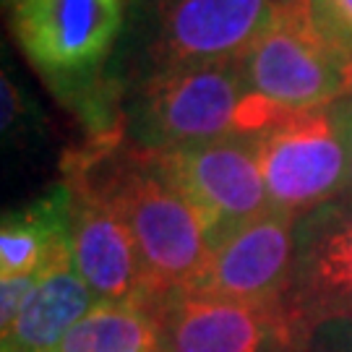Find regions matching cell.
<instances>
[{
    "label": "cell",
    "mask_w": 352,
    "mask_h": 352,
    "mask_svg": "<svg viewBox=\"0 0 352 352\" xmlns=\"http://www.w3.org/2000/svg\"><path fill=\"white\" fill-rule=\"evenodd\" d=\"M65 180L97 193L126 219L149 277L154 302L188 292L206 272L212 245L201 217L167 175L151 146L94 144L65 164Z\"/></svg>",
    "instance_id": "6da1fadb"
},
{
    "label": "cell",
    "mask_w": 352,
    "mask_h": 352,
    "mask_svg": "<svg viewBox=\"0 0 352 352\" xmlns=\"http://www.w3.org/2000/svg\"><path fill=\"white\" fill-rule=\"evenodd\" d=\"M245 94V60L157 68L139 97L136 136L151 149H183L232 136Z\"/></svg>",
    "instance_id": "7a4b0ae2"
},
{
    "label": "cell",
    "mask_w": 352,
    "mask_h": 352,
    "mask_svg": "<svg viewBox=\"0 0 352 352\" xmlns=\"http://www.w3.org/2000/svg\"><path fill=\"white\" fill-rule=\"evenodd\" d=\"M248 91L292 115L347 97L344 71L316 26L308 0L279 3L277 16L245 58Z\"/></svg>",
    "instance_id": "3957f363"
},
{
    "label": "cell",
    "mask_w": 352,
    "mask_h": 352,
    "mask_svg": "<svg viewBox=\"0 0 352 352\" xmlns=\"http://www.w3.org/2000/svg\"><path fill=\"white\" fill-rule=\"evenodd\" d=\"M256 144L274 212L302 219L344 196L350 157L331 107L292 115L258 133Z\"/></svg>",
    "instance_id": "277c9868"
},
{
    "label": "cell",
    "mask_w": 352,
    "mask_h": 352,
    "mask_svg": "<svg viewBox=\"0 0 352 352\" xmlns=\"http://www.w3.org/2000/svg\"><path fill=\"white\" fill-rule=\"evenodd\" d=\"M157 151L167 175L201 217L212 248L238 227L272 212L256 136L232 133L209 144Z\"/></svg>",
    "instance_id": "5b68a950"
},
{
    "label": "cell",
    "mask_w": 352,
    "mask_h": 352,
    "mask_svg": "<svg viewBox=\"0 0 352 352\" xmlns=\"http://www.w3.org/2000/svg\"><path fill=\"white\" fill-rule=\"evenodd\" d=\"M126 0H11V29L34 68L52 81L91 76L113 50Z\"/></svg>",
    "instance_id": "8992f818"
},
{
    "label": "cell",
    "mask_w": 352,
    "mask_h": 352,
    "mask_svg": "<svg viewBox=\"0 0 352 352\" xmlns=\"http://www.w3.org/2000/svg\"><path fill=\"white\" fill-rule=\"evenodd\" d=\"M295 342L308 327L352 314V204L334 201L298 219V253L279 302Z\"/></svg>",
    "instance_id": "52a82bcc"
},
{
    "label": "cell",
    "mask_w": 352,
    "mask_h": 352,
    "mask_svg": "<svg viewBox=\"0 0 352 352\" xmlns=\"http://www.w3.org/2000/svg\"><path fill=\"white\" fill-rule=\"evenodd\" d=\"M164 352H295L282 308L173 292L154 302Z\"/></svg>",
    "instance_id": "ba28073f"
},
{
    "label": "cell",
    "mask_w": 352,
    "mask_h": 352,
    "mask_svg": "<svg viewBox=\"0 0 352 352\" xmlns=\"http://www.w3.org/2000/svg\"><path fill=\"white\" fill-rule=\"evenodd\" d=\"M298 253V219L266 212L212 248L206 272L188 292L279 308Z\"/></svg>",
    "instance_id": "9c48e42d"
},
{
    "label": "cell",
    "mask_w": 352,
    "mask_h": 352,
    "mask_svg": "<svg viewBox=\"0 0 352 352\" xmlns=\"http://www.w3.org/2000/svg\"><path fill=\"white\" fill-rule=\"evenodd\" d=\"M279 0H160L157 68L245 60Z\"/></svg>",
    "instance_id": "30bf717a"
},
{
    "label": "cell",
    "mask_w": 352,
    "mask_h": 352,
    "mask_svg": "<svg viewBox=\"0 0 352 352\" xmlns=\"http://www.w3.org/2000/svg\"><path fill=\"white\" fill-rule=\"evenodd\" d=\"M71 256L76 272L102 302H154L149 277L126 219L97 193L68 183Z\"/></svg>",
    "instance_id": "8fae6325"
},
{
    "label": "cell",
    "mask_w": 352,
    "mask_h": 352,
    "mask_svg": "<svg viewBox=\"0 0 352 352\" xmlns=\"http://www.w3.org/2000/svg\"><path fill=\"white\" fill-rule=\"evenodd\" d=\"M100 302L76 272L71 251L60 253L45 269L21 316L3 331V352H55L65 334Z\"/></svg>",
    "instance_id": "7c38bea8"
},
{
    "label": "cell",
    "mask_w": 352,
    "mask_h": 352,
    "mask_svg": "<svg viewBox=\"0 0 352 352\" xmlns=\"http://www.w3.org/2000/svg\"><path fill=\"white\" fill-rule=\"evenodd\" d=\"M65 251H71V190L65 183L26 209L3 214L0 279L42 272Z\"/></svg>",
    "instance_id": "4fadbf2b"
},
{
    "label": "cell",
    "mask_w": 352,
    "mask_h": 352,
    "mask_svg": "<svg viewBox=\"0 0 352 352\" xmlns=\"http://www.w3.org/2000/svg\"><path fill=\"white\" fill-rule=\"evenodd\" d=\"M162 329L151 302H100L55 352H160Z\"/></svg>",
    "instance_id": "5bb4252c"
},
{
    "label": "cell",
    "mask_w": 352,
    "mask_h": 352,
    "mask_svg": "<svg viewBox=\"0 0 352 352\" xmlns=\"http://www.w3.org/2000/svg\"><path fill=\"white\" fill-rule=\"evenodd\" d=\"M308 8L321 37L340 60L347 97H352V0H308Z\"/></svg>",
    "instance_id": "9a60e30c"
},
{
    "label": "cell",
    "mask_w": 352,
    "mask_h": 352,
    "mask_svg": "<svg viewBox=\"0 0 352 352\" xmlns=\"http://www.w3.org/2000/svg\"><path fill=\"white\" fill-rule=\"evenodd\" d=\"M295 352H352V314L308 327L295 342Z\"/></svg>",
    "instance_id": "2e32d148"
},
{
    "label": "cell",
    "mask_w": 352,
    "mask_h": 352,
    "mask_svg": "<svg viewBox=\"0 0 352 352\" xmlns=\"http://www.w3.org/2000/svg\"><path fill=\"white\" fill-rule=\"evenodd\" d=\"M47 266H45V269H47ZM45 269H42V272H34V274H21V277L0 279V331L11 329L13 321L21 316V311L26 308L29 298L34 295L39 279H42V274H45Z\"/></svg>",
    "instance_id": "e0dca14e"
},
{
    "label": "cell",
    "mask_w": 352,
    "mask_h": 352,
    "mask_svg": "<svg viewBox=\"0 0 352 352\" xmlns=\"http://www.w3.org/2000/svg\"><path fill=\"white\" fill-rule=\"evenodd\" d=\"M29 128H32L29 100L11 76L3 74V133H6V139L8 136L13 139V136H19V131H29Z\"/></svg>",
    "instance_id": "ac0fdd59"
},
{
    "label": "cell",
    "mask_w": 352,
    "mask_h": 352,
    "mask_svg": "<svg viewBox=\"0 0 352 352\" xmlns=\"http://www.w3.org/2000/svg\"><path fill=\"white\" fill-rule=\"evenodd\" d=\"M331 113H334V120L340 126L342 136H344V144H347V157H350V177H347V190L340 201L352 204V97H342L334 104H329Z\"/></svg>",
    "instance_id": "d6986e66"
},
{
    "label": "cell",
    "mask_w": 352,
    "mask_h": 352,
    "mask_svg": "<svg viewBox=\"0 0 352 352\" xmlns=\"http://www.w3.org/2000/svg\"><path fill=\"white\" fill-rule=\"evenodd\" d=\"M279 3H287V0H279Z\"/></svg>",
    "instance_id": "ffe728a7"
},
{
    "label": "cell",
    "mask_w": 352,
    "mask_h": 352,
    "mask_svg": "<svg viewBox=\"0 0 352 352\" xmlns=\"http://www.w3.org/2000/svg\"><path fill=\"white\" fill-rule=\"evenodd\" d=\"M160 352H164V350H160Z\"/></svg>",
    "instance_id": "44dd1931"
}]
</instances>
